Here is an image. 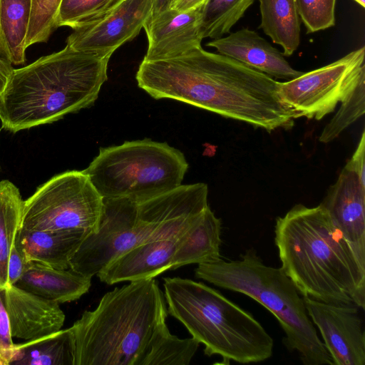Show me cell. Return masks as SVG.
Instances as JSON below:
<instances>
[{
	"instance_id": "obj_30",
	"label": "cell",
	"mask_w": 365,
	"mask_h": 365,
	"mask_svg": "<svg viewBox=\"0 0 365 365\" xmlns=\"http://www.w3.org/2000/svg\"><path fill=\"white\" fill-rule=\"evenodd\" d=\"M297 3L307 33L325 30L335 25L336 0H297Z\"/></svg>"
},
{
	"instance_id": "obj_35",
	"label": "cell",
	"mask_w": 365,
	"mask_h": 365,
	"mask_svg": "<svg viewBox=\"0 0 365 365\" xmlns=\"http://www.w3.org/2000/svg\"><path fill=\"white\" fill-rule=\"evenodd\" d=\"M209 0H173L171 7L178 11H186L205 4Z\"/></svg>"
},
{
	"instance_id": "obj_7",
	"label": "cell",
	"mask_w": 365,
	"mask_h": 365,
	"mask_svg": "<svg viewBox=\"0 0 365 365\" xmlns=\"http://www.w3.org/2000/svg\"><path fill=\"white\" fill-rule=\"evenodd\" d=\"M195 277L255 299L277 319L289 351L304 365H331V359L310 319L304 298L281 267L266 265L252 250L239 259L197 264Z\"/></svg>"
},
{
	"instance_id": "obj_14",
	"label": "cell",
	"mask_w": 365,
	"mask_h": 365,
	"mask_svg": "<svg viewBox=\"0 0 365 365\" xmlns=\"http://www.w3.org/2000/svg\"><path fill=\"white\" fill-rule=\"evenodd\" d=\"M333 223L365 259V187L346 167L320 203Z\"/></svg>"
},
{
	"instance_id": "obj_31",
	"label": "cell",
	"mask_w": 365,
	"mask_h": 365,
	"mask_svg": "<svg viewBox=\"0 0 365 365\" xmlns=\"http://www.w3.org/2000/svg\"><path fill=\"white\" fill-rule=\"evenodd\" d=\"M14 346L4 302V289H0V365L9 364Z\"/></svg>"
},
{
	"instance_id": "obj_22",
	"label": "cell",
	"mask_w": 365,
	"mask_h": 365,
	"mask_svg": "<svg viewBox=\"0 0 365 365\" xmlns=\"http://www.w3.org/2000/svg\"><path fill=\"white\" fill-rule=\"evenodd\" d=\"M260 28L279 45L284 56H292L300 43L301 19L297 0H259Z\"/></svg>"
},
{
	"instance_id": "obj_28",
	"label": "cell",
	"mask_w": 365,
	"mask_h": 365,
	"mask_svg": "<svg viewBox=\"0 0 365 365\" xmlns=\"http://www.w3.org/2000/svg\"><path fill=\"white\" fill-rule=\"evenodd\" d=\"M62 0H31V14L25 46L46 42L58 28L57 19Z\"/></svg>"
},
{
	"instance_id": "obj_19",
	"label": "cell",
	"mask_w": 365,
	"mask_h": 365,
	"mask_svg": "<svg viewBox=\"0 0 365 365\" xmlns=\"http://www.w3.org/2000/svg\"><path fill=\"white\" fill-rule=\"evenodd\" d=\"M92 277L71 269H56L32 262L16 286L58 304L78 299L87 293Z\"/></svg>"
},
{
	"instance_id": "obj_24",
	"label": "cell",
	"mask_w": 365,
	"mask_h": 365,
	"mask_svg": "<svg viewBox=\"0 0 365 365\" xmlns=\"http://www.w3.org/2000/svg\"><path fill=\"white\" fill-rule=\"evenodd\" d=\"M24 200L11 181H0V289L7 287L8 262L20 227Z\"/></svg>"
},
{
	"instance_id": "obj_29",
	"label": "cell",
	"mask_w": 365,
	"mask_h": 365,
	"mask_svg": "<svg viewBox=\"0 0 365 365\" xmlns=\"http://www.w3.org/2000/svg\"><path fill=\"white\" fill-rule=\"evenodd\" d=\"M118 0H62L57 19V26L72 29L100 16Z\"/></svg>"
},
{
	"instance_id": "obj_9",
	"label": "cell",
	"mask_w": 365,
	"mask_h": 365,
	"mask_svg": "<svg viewBox=\"0 0 365 365\" xmlns=\"http://www.w3.org/2000/svg\"><path fill=\"white\" fill-rule=\"evenodd\" d=\"M103 198L83 171L58 174L24 200L20 227L96 231Z\"/></svg>"
},
{
	"instance_id": "obj_15",
	"label": "cell",
	"mask_w": 365,
	"mask_h": 365,
	"mask_svg": "<svg viewBox=\"0 0 365 365\" xmlns=\"http://www.w3.org/2000/svg\"><path fill=\"white\" fill-rule=\"evenodd\" d=\"M4 302L11 336L26 341L52 334L63 327L65 314L59 304L10 285Z\"/></svg>"
},
{
	"instance_id": "obj_27",
	"label": "cell",
	"mask_w": 365,
	"mask_h": 365,
	"mask_svg": "<svg viewBox=\"0 0 365 365\" xmlns=\"http://www.w3.org/2000/svg\"><path fill=\"white\" fill-rule=\"evenodd\" d=\"M335 115L322 130L319 141H333L365 113V76H363L340 102Z\"/></svg>"
},
{
	"instance_id": "obj_10",
	"label": "cell",
	"mask_w": 365,
	"mask_h": 365,
	"mask_svg": "<svg viewBox=\"0 0 365 365\" xmlns=\"http://www.w3.org/2000/svg\"><path fill=\"white\" fill-rule=\"evenodd\" d=\"M365 46L299 76L278 83L281 101L296 115L319 120L334 111L339 103L365 76Z\"/></svg>"
},
{
	"instance_id": "obj_6",
	"label": "cell",
	"mask_w": 365,
	"mask_h": 365,
	"mask_svg": "<svg viewBox=\"0 0 365 365\" xmlns=\"http://www.w3.org/2000/svg\"><path fill=\"white\" fill-rule=\"evenodd\" d=\"M163 288L168 312L204 344L206 355L220 356L225 364L272 356L274 340L261 324L217 290L181 277H165Z\"/></svg>"
},
{
	"instance_id": "obj_20",
	"label": "cell",
	"mask_w": 365,
	"mask_h": 365,
	"mask_svg": "<svg viewBox=\"0 0 365 365\" xmlns=\"http://www.w3.org/2000/svg\"><path fill=\"white\" fill-rule=\"evenodd\" d=\"M221 230L220 219L208 206L183 232L173 257L170 269L220 259Z\"/></svg>"
},
{
	"instance_id": "obj_4",
	"label": "cell",
	"mask_w": 365,
	"mask_h": 365,
	"mask_svg": "<svg viewBox=\"0 0 365 365\" xmlns=\"http://www.w3.org/2000/svg\"><path fill=\"white\" fill-rule=\"evenodd\" d=\"M208 206V187L204 182L181 185L142 201L103 198L98 228L82 242L69 268L96 275L130 249L176 235Z\"/></svg>"
},
{
	"instance_id": "obj_3",
	"label": "cell",
	"mask_w": 365,
	"mask_h": 365,
	"mask_svg": "<svg viewBox=\"0 0 365 365\" xmlns=\"http://www.w3.org/2000/svg\"><path fill=\"white\" fill-rule=\"evenodd\" d=\"M109 59L66 45L14 69L0 96L1 128L15 133L91 106L108 79Z\"/></svg>"
},
{
	"instance_id": "obj_17",
	"label": "cell",
	"mask_w": 365,
	"mask_h": 365,
	"mask_svg": "<svg viewBox=\"0 0 365 365\" xmlns=\"http://www.w3.org/2000/svg\"><path fill=\"white\" fill-rule=\"evenodd\" d=\"M207 46L272 78L289 81L303 73L292 68L283 53L258 33L247 28L213 39Z\"/></svg>"
},
{
	"instance_id": "obj_5",
	"label": "cell",
	"mask_w": 365,
	"mask_h": 365,
	"mask_svg": "<svg viewBox=\"0 0 365 365\" xmlns=\"http://www.w3.org/2000/svg\"><path fill=\"white\" fill-rule=\"evenodd\" d=\"M167 314L164 293L154 278L114 288L71 327L74 365H141L166 325Z\"/></svg>"
},
{
	"instance_id": "obj_25",
	"label": "cell",
	"mask_w": 365,
	"mask_h": 365,
	"mask_svg": "<svg viewBox=\"0 0 365 365\" xmlns=\"http://www.w3.org/2000/svg\"><path fill=\"white\" fill-rule=\"evenodd\" d=\"M200 343L193 337L180 339L165 325L155 336L141 365H187Z\"/></svg>"
},
{
	"instance_id": "obj_1",
	"label": "cell",
	"mask_w": 365,
	"mask_h": 365,
	"mask_svg": "<svg viewBox=\"0 0 365 365\" xmlns=\"http://www.w3.org/2000/svg\"><path fill=\"white\" fill-rule=\"evenodd\" d=\"M136 81L152 98L173 99L272 132L293 127L295 113L269 76L200 47L184 55L143 60Z\"/></svg>"
},
{
	"instance_id": "obj_33",
	"label": "cell",
	"mask_w": 365,
	"mask_h": 365,
	"mask_svg": "<svg viewBox=\"0 0 365 365\" xmlns=\"http://www.w3.org/2000/svg\"><path fill=\"white\" fill-rule=\"evenodd\" d=\"M354 173L365 187V132L363 130L358 145L345 166Z\"/></svg>"
},
{
	"instance_id": "obj_23",
	"label": "cell",
	"mask_w": 365,
	"mask_h": 365,
	"mask_svg": "<svg viewBox=\"0 0 365 365\" xmlns=\"http://www.w3.org/2000/svg\"><path fill=\"white\" fill-rule=\"evenodd\" d=\"M31 0H0V56L11 65L26 62Z\"/></svg>"
},
{
	"instance_id": "obj_18",
	"label": "cell",
	"mask_w": 365,
	"mask_h": 365,
	"mask_svg": "<svg viewBox=\"0 0 365 365\" xmlns=\"http://www.w3.org/2000/svg\"><path fill=\"white\" fill-rule=\"evenodd\" d=\"M90 233L76 229L38 230L19 227L14 244L31 262L66 269H69L72 257Z\"/></svg>"
},
{
	"instance_id": "obj_21",
	"label": "cell",
	"mask_w": 365,
	"mask_h": 365,
	"mask_svg": "<svg viewBox=\"0 0 365 365\" xmlns=\"http://www.w3.org/2000/svg\"><path fill=\"white\" fill-rule=\"evenodd\" d=\"M75 336L72 327L15 344L9 365H74Z\"/></svg>"
},
{
	"instance_id": "obj_32",
	"label": "cell",
	"mask_w": 365,
	"mask_h": 365,
	"mask_svg": "<svg viewBox=\"0 0 365 365\" xmlns=\"http://www.w3.org/2000/svg\"><path fill=\"white\" fill-rule=\"evenodd\" d=\"M31 263L32 262L29 261L24 254L14 244L8 262L7 287L15 285L31 266Z\"/></svg>"
},
{
	"instance_id": "obj_16",
	"label": "cell",
	"mask_w": 365,
	"mask_h": 365,
	"mask_svg": "<svg viewBox=\"0 0 365 365\" xmlns=\"http://www.w3.org/2000/svg\"><path fill=\"white\" fill-rule=\"evenodd\" d=\"M190 225L170 237L148 242L130 249L112 260L96 276L101 282L111 285L154 278L170 269L174 253L183 232Z\"/></svg>"
},
{
	"instance_id": "obj_11",
	"label": "cell",
	"mask_w": 365,
	"mask_h": 365,
	"mask_svg": "<svg viewBox=\"0 0 365 365\" xmlns=\"http://www.w3.org/2000/svg\"><path fill=\"white\" fill-rule=\"evenodd\" d=\"M153 0H118L96 19L73 29L66 45L110 58L138 36L153 12Z\"/></svg>"
},
{
	"instance_id": "obj_36",
	"label": "cell",
	"mask_w": 365,
	"mask_h": 365,
	"mask_svg": "<svg viewBox=\"0 0 365 365\" xmlns=\"http://www.w3.org/2000/svg\"><path fill=\"white\" fill-rule=\"evenodd\" d=\"M173 0H153L152 15L157 14L171 7Z\"/></svg>"
},
{
	"instance_id": "obj_12",
	"label": "cell",
	"mask_w": 365,
	"mask_h": 365,
	"mask_svg": "<svg viewBox=\"0 0 365 365\" xmlns=\"http://www.w3.org/2000/svg\"><path fill=\"white\" fill-rule=\"evenodd\" d=\"M303 298L333 364L364 365L365 334L359 307Z\"/></svg>"
},
{
	"instance_id": "obj_37",
	"label": "cell",
	"mask_w": 365,
	"mask_h": 365,
	"mask_svg": "<svg viewBox=\"0 0 365 365\" xmlns=\"http://www.w3.org/2000/svg\"><path fill=\"white\" fill-rule=\"evenodd\" d=\"M356 1L358 4H359L361 7H365V0H354Z\"/></svg>"
},
{
	"instance_id": "obj_26",
	"label": "cell",
	"mask_w": 365,
	"mask_h": 365,
	"mask_svg": "<svg viewBox=\"0 0 365 365\" xmlns=\"http://www.w3.org/2000/svg\"><path fill=\"white\" fill-rule=\"evenodd\" d=\"M255 0H209L204 6L201 31L202 37L219 38L243 16Z\"/></svg>"
},
{
	"instance_id": "obj_8",
	"label": "cell",
	"mask_w": 365,
	"mask_h": 365,
	"mask_svg": "<svg viewBox=\"0 0 365 365\" xmlns=\"http://www.w3.org/2000/svg\"><path fill=\"white\" fill-rule=\"evenodd\" d=\"M187 169L180 150L145 138L101 148L83 171L103 198L142 201L181 185Z\"/></svg>"
},
{
	"instance_id": "obj_38",
	"label": "cell",
	"mask_w": 365,
	"mask_h": 365,
	"mask_svg": "<svg viewBox=\"0 0 365 365\" xmlns=\"http://www.w3.org/2000/svg\"><path fill=\"white\" fill-rule=\"evenodd\" d=\"M0 169H1V167H0Z\"/></svg>"
},
{
	"instance_id": "obj_34",
	"label": "cell",
	"mask_w": 365,
	"mask_h": 365,
	"mask_svg": "<svg viewBox=\"0 0 365 365\" xmlns=\"http://www.w3.org/2000/svg\"><path fill=\"white\" fill-rule=\"evenodd\" d=\"M14 69L9 62L0 57V96L8 83Z\"/></svg>"
},
{
	"instance_id": "obj_2",
	"label": "cell",
	"mask_w": 365,
	"mask_h": 365,
	"mask_svg": "<svg viewBox=\"0 0 365 365\" xmlns=\"http://www.w3.org/2000/svg\"><path fill=\"white\" fill-rule=\"evenodd\" d=\"M274 243L281 268L302 297L364 309L365 259L321 204H297L278 217Z\"/></svg>"
},
{
	"instance_id": "obj_13",
	"label": "cell",
	"mask_w": 365,
	"mask_h": 365,
	"mask_svg": "<svg viewBox=\"0 0 365 365\" xmlns=\"http://www.w3.org/2000/svg\"><path fill=\"white\" fill-rule=\"evenodd\" d=\"M204 6L186 11L170 8L151 15L143 26L148 42L143 60L175 58L201 47Z\"/></svg>"
}]
</instances>
